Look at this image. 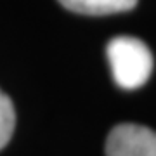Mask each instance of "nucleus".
<instances>
[{
  "mask_svg": "<svg viewBox=\"0 0 156 156\" xmlns=\"http://www.w3.org/2000/svg\"><path fill=\"white\" fill-rule=\"evenodd\" d=\"M106 156H156V132L134 123L116 125L108 135Z\"/></svg>",
  "mask_w": 156,
  "mask_h": 156,
  "instance_id": "2",
  "label": "nucleus"
},
{
  "mask_svg": "<svg viewBox=\"0 0 156 156\" xmlns=\"http://www.w3.org/2000/svg\"><path fill=\"white\" fill-rule=\"evenodd\" d=\"M68 11L85 16H108L130 11L137 5V0H59Z\"/></svg>",
  "mask_w": 156,
  "mask_h": 156,
  "instance_id": "3",
  "label": "nucleus"
},
{
  "mask_svg": "<svg viewBox=\"0 0 156 156\" xmlns=\"http://www.w3.org/2000/svg\"><path fill=\"white\" fill-rule=\"evenodd\" d=\"M16 127V111L12 101L0 90V149L11 140Z\"/></svg>",
  "mask_w": 156,
  "mask_h": 156,
  "instance_id": "4",
  "label": "nucleus"
},
{
  "mask_svg": "<svg viewBox=\"0 0 156 156\" xmlns=\"http://www.w3.org/2000/svg\"><path fill=\"white\" fill-rule=\"evenodd\" d=\"M108 59L118 87L139 89L153 73V54L142 40L135 37H116L108 44Z\"/></svg>",
  "mask_w": 156,
  "mask_h": 156,
  "instance_id": "1",
  "label": "nucleus"
}]
</instances>
